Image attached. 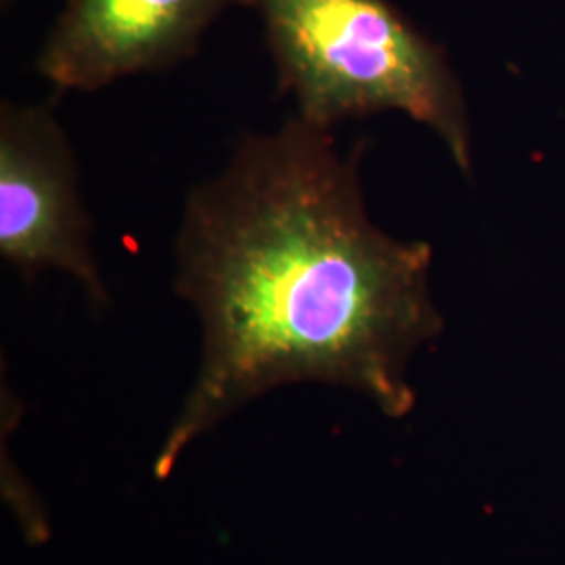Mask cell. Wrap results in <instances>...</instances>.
Segmentation results:
<instances>
[{"mask_svg":"<svg viewBox=\"0 0 565 565\" xmlns=\"http://www.w3.org/2000/svg\"><path fill=\"white\" fill-rule=\"evenodd\" d=\"M74 147L46 105H0V256L23 279L61 270L95 306L109 294L93 252Z\"/></svg>","mask_w":565,"mask_h":565,"instance_id":"3957f363","label":"cell"},{"mask_svg":"<svg viewBox=\"0 0 565 565\" xmlns=\"http://www.w3.org/2000/svg\"><path fill=\"white\" fill-rule=\"evenodd\" d=\"M296 116L321 128L401 111L471 168L463 88L445 49L387 0H252Z\"/></svg>","mask_w":565,"mask_h":565,"instance_id":"7a4b0ae2","label":"cell"},{"mask_svg":"<svg viewBox=\"0 0 565 565\" xmlns=\"http://www.w3.org/2000/svg\"><path fill=\"white\" fill-rule=\"evenodd\" d=\"M364 142L291 116L245 132L223 170L195 184L174 242V289L202 323V363L156 459L168 478L186 446L243 404L291 384L361 392L403 417L408 364L445 321L431 245L371 221Z\"/></svg>","mask_w":565,"mask_h":565,"instance_id":"6da1fadb","label":"cell"},{"mask_svg":"<svg viewBox=\"0 0 565 565\" xmlns=\"http://www.w3.org/2000/svg\"><path fill=\"white\" fill-rule=\"evenodd\" d=\"M239 4L252 0H63L36 67L57 93L166 72L195 57L210 25Z\"/></svg>","mask_w":565,"mask_h":565,"instance_id":"277c9868","label":"cell"}]
</instances>
